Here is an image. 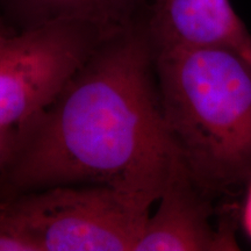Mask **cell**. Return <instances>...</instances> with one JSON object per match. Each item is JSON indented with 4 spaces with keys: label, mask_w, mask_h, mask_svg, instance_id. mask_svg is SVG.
<instances>
[{
    "label": "cell",
    "mask_w": 251,
    "mask_h": 251,
    "mask_svg": "<svg viewBox=\"0 0 251 251\" xmlns=\"http://www.w3.org/2000/svg\"><path fill=\"white\" fill-rule=\"evenodd\" d=\"M174 144L163 120L147 7L105 37L54 99L17 126L0 200L54 186L103 185L151 209Z\"/></svg>",
    "instance_id": "6da1fadb"
},
{
    "label": "cell",
    "mask_w": 251,
    "mask_h": 251,
    "mask_svg": "<svg viewBox=\"0 0 251 251\" xmlns=\"http://www.w3.org/2000/svg\"><path fill=\"white\" fill-rule=\"evenodd\" d=\"M163 120L191 175L213 197L251 180V64L224 47L155 54Z\"/></svg>",
    "instance_id": "7a4b0ae2"
},
{
    "label": "cell",
    "mask_w": 251,
    "mask_h": 251,
    "mask_svg": "<svg viewBox=\"0 0 251 251\" xmlns=\"http://www.w3.org/2000/svg\"><path fill=\"white\" fill-rule=\"evenodd\" d=\"M150 216L137 198L103 185H67L0 200V219L37 251H134Z\"/></svg>",
    "instance_id": "3957f363"
},
{
    "label": "cell",
    "mask_w": 251,
    "mask_h": 251,
    "mask_svg": "<svg viewBox=\"0 0 251 251\" xmlns=\"http://www.w3.org/2000/svg\"><path fill=\"white\" fill-rule=\"evenodd\" d=\"M113 33L65 20L0 37V126L23 124L48 105Z\"/></svg>",
    "instance_id": "277c9868"
},
{
    "label": "cell",
    "mask_w": 251,
    "mask_h": 251,
    "mask_svg": "<svg viewBox=\"0 0 251 251\" xmlns=\"http://www.w3.org/2000/svg\"><path fill=\"white\" fill-rule=\"evenodd\" d=\"M213 198L197 183L175 148L158 208L149 216L134 251L240 249L233 216L225 215L218 225H213Z\"/></svg>",
    "instance_id": "5b68a950"
},
{
    "label": "cell",
    "mask_w": 251,
    "mask_h": 251,
    "mask_svg": "<svg viewBox=\"0 0 251 251\" xmlns=\"http://www.w3.org/2000/svg\"><path fill=\"white\" fill-rule=\"evenodd\" d=\"M147 24L155 54L213 47L241 51L251 45L229 0H148Z\"/></svg>",
    "instance_id": "8992f818"
},
{
    "label": "cell",
    "mask_w": 251,
    "mask_h": 251,
    "mask_svg": "<svg viewBox=\"0 0 251 251\" xmlns=\"http://www.w3.org/2000/svg\"><path fill=\"white\" fill-rule=\"evenodd\" d=\"M147 4L148 0H0V11L17 33L65 20L117 31L133 24Z\"/></svg>",
    "instance_id": "52a82bcc"
},
{
    "label": "cell",
    "mask_w": 251,
    "mask_h": 251,
    "mask_svg": "<svg viewBox=\"0 0 251 251\" xmlns=\"http://www.w3.org/2000/svg\"><path fill=\"white\" fill-rule=\"evenodd\" d=\"M0 251H37L27 236L0 219Z\"/></svg>",
    "instance_id": "ba28073f"
},
{
    "label": "cell",
    "mask_w": 251,
    "mask_h": 251,
    "mask_svg": "<svg viewBox=\"0 0 251 251\" xmlns=\"http://www.w3.org/2000/svg\"><path fill=\"white\" fill-rule=\"evenodd\" d=\"M17 126H0V169L6 164L14 148Z\"/></svg>",
    "instance_id": "9c48e42d"
},
{
    "label": "cell",
    "mask_w": 251,
    "mask_h": 251,
    "mask_svg": "<svg viewBox=\"0 0 251 251\" xmlns=\"http://www.w3.org/2000/svg\"><path fill=\"white\" fill-rule=\"evenodd\" d=\"M249 192H248L247 197V202L246 207H244V213H243V222L244 227H246L248 234L251 237V180L249 181Z\"/></svg>",
    "instance_id": "30bf717a"
},
{
    "label": "cell",
    "mask_w": 251,
    "mask_h": 251,
    "mask_svg": "<svg viewBox=\"0 0 251 251\" xmlns=\"http://www.w3.org/2000/svg\"><path fill=\"white\" fill-rule=\"evenodd\" d=\"M17 33L13 28H12L9 25L7 24V21L5 20L4 15L1 14V11H0V37H5V36H9L13 35V34Z\"/></svg>",
    "instance_id": "8fae6325"
},
{
    "label": "cell",
    "mask_w": 251,
    "mask_h": 251,
    "mask_svg": "<svg viewBox=\"0 0 251 251\" xmlns=\"http://www.w3.org/2000/svg\"><path fill=\"white\" fill-rule=\"evenodd\" d=\"M240 52L243 55V57L246 58L247 61L251 64V45L246 47V48H243Z\"/></svg>",
    "instance_id": "7c38bea8"
}]
</instances>
